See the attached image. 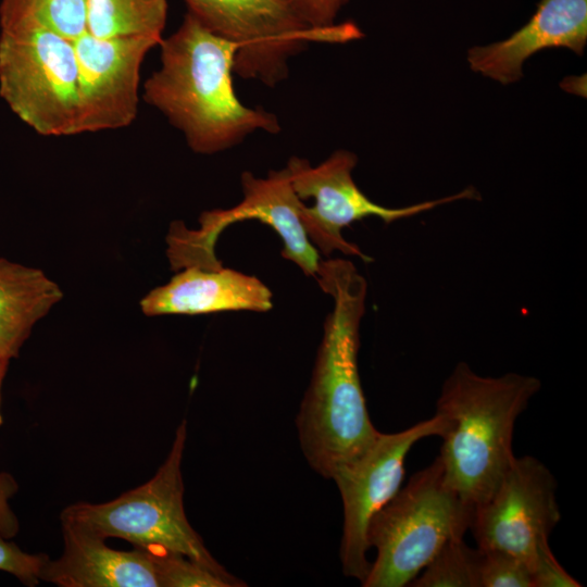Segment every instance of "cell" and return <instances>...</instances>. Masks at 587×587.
Returning <instances> with one entry per match:
<instances>
[{"instance_id":"19","label":"cell","mask_w":587,"mask_h":587,"mask_svg":"<svg viewBox=\"0 0 587 587\" xmlns=\"http://www.w3.org/2000/svg\"><path fill=\"white\" fill-rule=\"evenodd\" d=\"M479 549L458 538L447 542L409 586L479 587Z\"/></svg>"},{"instance_id":"22","label":"cell","mask_w":587,"mask_h":587,"mask_svg":"<svg viewBox=\"0 0 587 587\" xmlns=\"http://www.w3.org/2000/svg\"><path fill=\"white\" fill-rule=\"evenodd\" d=\"M48 561V555L26 553L0 536V571L16 576L23 584L37 585Z\"/></svg>"},{"instance_id":"7","label":"cell","mask_w":587,"mask_h":587,"mask_svg":"<svg viewBox=\"0 0 587 587\" xmlns=\"http://www.w3.org/2000/svg\"><path fill=\"white\" fill-rule=\"evenodd\" d=\"M190 13L214 34L238 45L235 74L268 87L285 80L289 61L312 42L345 43L364 35L353 22L314 28L284 0H185Z\"/></svg>"},{"instance_id":"21","label":"cell","mask_w":587,"mask_h":587,"mask_svg":"<svg viewBox=\"0 0 587 587\" xmlns=\"http://www.w3.org/2000/svg\"><path fill=\"white\" fill-rule=\"evenodd\" d=\"M478 577L479 587H534L528 564L501 550L479 549Z\"/></svg>"},{"instance_id":"8","label":"cell","mask_w":587,"mask_h":587,"mask_svg":"<svg viewBox=\"0 0 587 587\" xmlns=\"http://www.w3.org/2000/svg\"><path fill=\"white\" fill-rule=\"evenodd\" d=\"M243 198L229 209L203 212L200 227L188 229L183 222H173L166 236V254L174 271L198 266L223 267L215 254L218 236L229 225L258 220L271 226L283 241L282 255L315 277L321 258L310 242L301 221L304 203L295 192L285 168L271 171L264 178L243 172L240 177Z\"/></svg>"},{"instance_id":"1","label":"cell","mask_w":587,"mask_h":587,"mask_svg":"<svg viewBox=\"0 0 587 587\" xmlns=\"http://www.w3.org/2000/svg\"><path fill=\"white\" fill-rule=\"evenodd\" d=\"M315 278L334 307L296 424L310 466L332 479L379 434L370 420L358 369L367 284L345 259L321 260Z\"/></svg>"},{"instance_id":"28","label":"cell","mask_w":587,"mask_h":587,"mask_svg":"<svg viewBox=\"0 0 587 587\" xmlns=\"http://www.w3.org/2000/svg\"><path fill=\"white\" fill-rule=\"evenodd\" d=\"M284 1H289V0H284Z\"/></svg>"},{"instance_id":"11","label":"cell","mask_w":587,"mask_h":587,"mask_svg":"<svg viewBox=\"0 0 587 587\" xmlns=\"http://www.w3.org/2000/svg\"><path fill=\"white\" fill-rule=\"evenodd\" d=\"M555 491L557 480L541 461L515 457L491 496L474 508L470 529L477 548L512 553L530 567L561 520Z\"/></svg>"},{"instance_id":"16","label":"cell","mask_w":587,"mask_h":587,"mask_svg":"<svg viewBox=\"0 0 587 587\" xmlns=\"http://www.w3.org/2000/svg\"><path fill=\"white\" fill-rule=\"evenodd\" d=\"M64 294L41 270L0 258V355L10 360Z\"/></svg>"},{"instance_id":"18","label":"cell","mask_w":587,"mask_h":587,"mask_svg":"<svg viewBox=\"0 0 587 587\" xmlns=\"http://www.w3.org/2000/svg\"><path fill=\"white\" fill-rule=\"evenodd\" d=\"M41 26L68 40L86 32L85 0H0V29Z\"/></svg>"},{"instance_id":"4","label":"cell","mask_w":587,"mask_h":587,"mask_svg":"<svg viewBox=\"0 0 587 587\" xmlns=\"http://www.w3.org/2000/svg\"><path fill=\"white\" fill-rule=\"evenodd\" d=\"M473 515L474 507L447 484L437 455L372 517L367 542L377 555L362 586L410 585L447 542L463 538Z\"/></svg>"},{"instance_id":"13","label":"cell","mask_w":587,"mask_h":587,"mask_svg":"<svg viewBox=\"0 0 587 587\" xmlns=\"http://www.w3.org/2000/svg\"><path fill=\"white\" fill-rule=\"evenodd\" d=\"M587 43V0H540L530 20L509 38L467 52L472 71L509 85L538 51L567 48L582 57Z\"/></svg>"},{"instance_id":"14","label":"cell","mask_w":587,"mask_h":587,"mask_svg":"<svg viewBox=\"0 0 587 587\" xmlns=\"http://www.w3.org/2000/svg\"><path fill=\"white\" fill-rule=\"evenodd\" d=\"M139 304L147 316L267 312L273 307L272 291L258 277L232 268L198 266L179 270L168 283L149 291Z\"/></svg>"},{"instance_id":"27","label":"cell","mask_w":587,"mask_h":587,"mask_svg":"<svg viewBox=\"0 0 587 587\" xmlns=\"http://www.w3.org/2000/svg\"><path fill=\"white\" fill-rule=\"evenodd\" d=\"M3 376H4V374L0 375V402H1V385H2ZM1 424H2V415H1V412H0V425Z\"/></svg>"},{"instance_id":"10","label":"cell","mask_w":587,"mask_h":587,"mask_svg":"<svg viewBox=\"0 0 587 587\" xmlns=\"http://www.w3.org/2000/svg\"><path fill=\"white\" fill-rule=\"evenodd\" d=\"M447 427V421L435 413L404 430L379 433L359 457L334 473L332 479L344 507L340 561L346 576L362 583L367 575L369 524L401 488L404 459L411 448L425 437H442Z\"/></svg>"},{"instance_id":"17","label":"cell","mask_w":587,"mask_h":587,"mask_svg":"<svg viewBox=\"0 0 587 587\" xmlns=\"http://www.w3.org/2000/svg\"><path fill=\"white\" fill-rule=\"evenodd\" d=\"M86 30L98 38L149 36L162 39L166 0H85Z\"/></svg>"},{"instance_id":"5","label":"cell","mask_w":587,"mask_h":587,"mask_svg":"<svg viewBox=\"0 0 587 587\" xmlns=\"http://www.w3.org/2000/svg\"><path fill=\"white\" fill-rule=\"evenodd\" d=\"M186 425L183 420L167 458L147 483L108 502L71 504L62 511L61 521L103 539L117 537L136 548L180 553L220 575L232 587L245 586L213 558L186 517L180 470Z\"/></svg>"},{"instance_id":"24","label":"cell","mask_w":587,"mask_h":587,"mask_svg":"<svg viewBox=\"0 0 587 587\" xmlns=\"http://www.w3.org/2000/svg\"><path fill=\"white\" fill-rule=\"evenodd\" d=\"M297 16L314 28H326L336 24L335 20L348 0H289Z\"/></svg>"},{"instance_id":"23","label":"cell","mask_w":587,"mask_h":587,"mask_svg":"<svg viewBox=\"0 0 587 587\" xmlns=\"http://www.w3.org/2000/svg\"><path fill=\"white\" fill-rule=\"evenodd\" d=\"M534 587H580L553 555L549 541L539 545L530 566Z\"/></svg>"},{"instance_id":"9","label":"cell","mask_w":587,"mask_h":587,"mask_svg":"<svg viewBox=\"0 0 587 587\" xmlns=\"http://www.w3.org/2000/svg\"><path fill=\"white\" fill-rule=\"evenodd\" d=\"M357 163V155L348 150L335 151L316 166L297 157L287 163L286 170L295 192L301 200L313 198L315 201L312 207L303 205L301 221L310 242L324 255L340 251L371 262V257L342 237L341 230L345 227L370 216L390 224L446 203L479 197L476 189L470 187L435 200L402 208H386L370 200L354 183L352 171Z\"/></svg>"},{"instance_id":"2","label":"cell","mask_w":587,"mask_h":587,"mask_svg":"<svg viewBox=\"0 0 587 587\" xmlns=\"http://www.w3.org/2000/svg\"><path fill=\"white\" fill-rule=\"evenodd\" d=\"M160 67L145 82L143 100L160 111L199 154H214L262 130L277 134V116L236 96L233 74L239 47L186 13L162 38Z\"/></svg>"},{"instance_id":"25","label":"cell","mask_w":587,"mask_h":587,"mask_svg":"<svg viewBox=\"0 0 587 587\" xmlns=\"http://www.w3.org/2000/svg\"><path fill=\"white\" fill-rule=\"evenodd\" d=\"M16 487L12 476L0 474V536L5 539L14 537L18 530L16 516L8 504V499L15 492Z\"/></svg>"},{"instance_id":"6","label":"cell","mask_w":587,"mask_h":587,"mask_svg":"<svg viewBox=\"0 0 587 587\" xmlns=\"http://www.w3.org/2000/svg\"><path fill=\"white\" fill-rule=\"evenodd\" d=\"M0 97L41 136L77 135L73 41L41 26L0 29Z\"/></svg>"},{"instance_id":"12","label":"cell","mask_w":587,"mask_h":587,"mask_svg":"<svg viewBox=\"0 0 587 587\" xmlns=\"http://www.w3.org/2000/svg\"><path fill=\"white\" fill-rule=\"evenodd\" d=\"M162 39L98 38L87 30L73 40L77 62V135L126 127L137 116L140 67Z\"/></svg>"},{"instance_id":"15","label":"cell","mask_w":587,"mask_h":587,"mask_svg":"<svg viewBox=\"0 0 587 587\" xmlns=\"http://www.w3.org/2000/svg\"><path fill=\"white\" fill-rule=\"evenodd\" d=\"M63 552L47 562L41 580L60 587H160L149 553L120 551L105 539L62 523Z\"/></svg>"},{"instance_id":"3","label":"cell","mask_w":587,"mask_h":587,"mask_svg":"<svg viewBox=\"0 0 587 587\" xmlns=\"http://www.w3.org/2000/svg\"><path fill=\"white\" fill-rule=\"evenodd\" d=\"M540 387L534 376H482L465 362L445 380L436 414L448 427L438 457L447 484L470 505L487 500L511 466L515 422Z\"/></svg>"},{"instance_id":"26","label":"cell","mask_w":587,"mask_h":587,"mask_svg":"<svg viewBox=\"0 0 587 587\" xmlns=\"http://www.w3.org/2000/svg\"><path fill=\"white\" fill-rule=\"evenodd\" d=\"M8 362H9L8 360L3 359V358L0 355V375L5 373V369H7Z\"/></svg>"},{"instance_id":"20","label":"cell","mask_w":587,"mask_h":587,"mask_svg":"<svg viewBox=\"0 0 587 587\" xmlns=\"http://www.w3.org/2000/svg\"><path fill=\"white\" fill-rule=\"evenodd\" d=\"M146 551L154 564L160 587H232L220 575L180 553Z\"/></svg>"}]
</instances>
